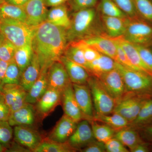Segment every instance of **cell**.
<instances>
[{
    "instance_id": "obj_8",
    "label": "cell",
    "mask_w": 152,
    "mask_h": 152,
    "mask_svg": "<svg viewBox=\"0 0 152 152\" xmlns=\"http://www.w3.org/2000/svg\"><path fill=\"white\" fill-rule=\"evenodd\" d=\"M150 98L138 95H126L116 105L113 113L122 116L130 124L135 119L144 104Z\"/></svg>"
},
{
    "instance_id": "obj_48",
    "label": "cell",
    "mask_w": 152,
    "mask_h": 152,
    "mask_svg": "<svg viewBox=\"0 0 152 152\" xmlns=\"http://www.w3.org/2000/svg\"><path fill=\"white\" fill-rule=\"evenodd\" d=\"M80 151L83 152H106L105 144L96 140Z\"/></svg>"
},
{
    "instance_id": "obj_27",
    "label": "cell",
    "mask_w": 152,
    "mask_h": 152,
    "mask_svg": "<svg viewBox=\"0 0 152 152\" xmlns=\"http://www.w3.org/2000/svg\"><path fill=\"white\" fill-rule=\"evenodd\" d=\"M15 20L26 23V15L23 7L4 2L0 4V21Z\"/></svg>"
},
{
    "instance_id": "obj_46",
    "label": "cell",
    "mask_w": 152,
    "mask_h": 152,
    "mask_svg": "<svg viewBox=\"0 0 152 152\" xmlns=\"http://www.w3.org/2000/svg\"><path fill=\"white\" fill-rule=\"evenodd\" d=\"M97 1L98 0H72V6L75 12L94 8Z\"/></svg>"
},
{
    "instance_id": "obj_9",
    "label": "cell",
    "mask_w": 152,
    "mask_h": 152,
    "mask_svg": "<svg viewBox=\"0 0 152 152\" xmlns=\"http://www.w3.org/2000/svg\"><path fill=\"white\" fill-rule=\"evenodd\" d=\"M32 126H14V140L17 143L29 150H35L43 140L40 134Z\"/></svg>"
},
{
    "instance_id": "obj_47",
    "label": "cell",
    "mask_w": 152,
    "mask_h": 152,
    "mask_svg": "<svg viewBox=\"0 0 152 152\" xmlns=\"http://www.w3.org/2000/svg\"><path fill=\"white\" fill-rule=\"evenodd\" d=\"M10 115V110L6 103L0 86V121H8Z\"/></svg>"
},
{
    "instance_id": "obj_12",
    "label": "cell",
    "mask_w": 152,
    "mask_h": 152,
    "mask_svg": "<svg viewBox=\"0 0 152 152\" xmlns=\"http://www.w3.org/2000/svg\"><path fill=\"white\" fill-rule=\"evenodd\" d=\"M23 8L29 26L37 27L47 20L48 10L45 0H29Z\"/></svg>"
},
{
    "instance_id": "obj_50",
    "label": "cell",
    "mask_w": 152,
    "mask_h": 152,
    "mask_svg": "<svg viewBox=\"0 0 152 152\" xmlns=\"http://www.w3.org/2000/svg\"><path fill=\"white\" fill-rule=\"evenodd\" d=\"M130 151L132 152H148L149 149L145 144L142 143L138 144Z\"/></svg>"
},
{
    "instance_id": "obj_16",
    "label": "cell",
    "mask_w": 152,
    "mask_h": 152,
    "mask_svg": "<svg viewBox=\"0 0 152 152\" xmlns=\"http://www.w3.org/2000/svg\"><path fill=\"white\" fill-rule=\"evenodd\" d=\"M83 40L100 53L110 57L115 61H116V44L113 38L107 35L97 34Z\"/></svg>"
},
{
    "instance_id": "obj_51",
    "label": "cell",
    "mask_w": 152,
    "mask_h": 152,
    "mask_svg": "<svg viewBox=\"0 0 152 152\" xmlns=\"http://www.w3.org/2000/svg\"><path fill=\"white\" fill-rule=\"evenodd\" d=\"M8 63L0 60V84L2 82Z\"/></svg>"
},
{
    "instance_id": "obj_38",
    "label": "cell",
    "mask_w": 152,
    "mask_h": 152,
    "mask_svg": "<svg viewBox=\"0 0 152 152\" xmlns=\"http://www.w3.org/2000/svg\"><path fill=\"white\" fill-rule=\"evenodd\" d=\"M8 121H0V143L7 150L14 137V130Z\"/></svg>"
},
{
    "instance_id": "obj_21",
    "label": "cell",
    "mask_w": 152,
    "mask_h": 152,
    "mask_svg": "<svg viewBox=\"0 0 152 152\" xmlns=\"http://www.w3.org/2000/svg\"><path fill=\"white\" fill-rule=\"evenodd\" d=\"M49 67L41 68L40 73L37 80L28 92L26 102L35 104L48 89V72Z\"/></svg>"
},
{
    "instance_id": "obj_52",
    "label": "cell",
    "mask_w": 152,
    "mask_h": 152,
    "mask_svg": "<svg viewBox=\"0 0 152 152\" xmlns=\"http://www.w3.org/2000/svg\"><path fill=\"white\" fill-rule=\"evenodd\" d=\"M29 0H4L5 2L13 5L23 7Z\"/></svg>"
},
{
    "instance_id": "obj_57",
    "label": "cell",
    "mask_w": 152,
    "mask_h": 152,
    "mask_svg": "<svg viewBox=\"0 0 152 152\" xmlns=\"http://www.w3.org/2000/svg\"><path fill=\"white\" fill-rule=\"evenodd\" d=\"M151 1H152V0H151Z\"/></svg>"
},
{
    "instance_id": "obj_45",
    "label": "cell",
    "mask_w": 152,
    "mask_h": 152,
    "mask_svg": "<svg viewBox=\"0 0 152 152\" xmlns=\"http://www.w3.org/2000/svg\"><path fill=\"white\" fill-rule=\"evenodd\" d=\"M27 94V92L25 91L23 88H22L21 89L19 92L18 94L14 101L13 103L10 108V114L20 108L26 103V98Z\"/></svg>"
},
{
    "instance_id": "obj_10",
    "label": "cell",
    "mask_w": 152,
    "mask_h": 152,
    "mask_svg": "<svg viewBox=\"0 0 152 152\" xmlns=\"http://www.w3.org/2000/svg\"><path fill=\"white\" fill-rule=\"evenodd\" d=\"M95 140L91 124L88 121L84 119L78 123L68 142L74 148L80 151Z\"/></svg>"
},
{
    "instance_id": "obj_1",
    "label": "cell",
    "mask_w": 152,
    "mask_h": 152,
    "mask_svg": "<svg viewBox=\"0 0 152 152\" xmlns=\"http://www.w3.org/2000/svg\"><path fill=\"white\" fill-rule=\"evenodd\" d=\"M67 44L66 29L47 21L37 27L32 47L41 69L50 67L55 62L60 61Z\"/></svg>"
},
{
    "instance_id": "obj_15",
    "label": "cell",
    "mask_w": 152,
    "mask_h": 152,
    "mask_svg": "<svg viewBox=\"0 0 152 152\" xmlns=\"http://www.w3.org/2000/svg\"><path fill=\"white\" fill-rule=\"evenodd\" d=\"M77 123L64 114L47 138L53 141L65 142L72 134Z\"/></svg>"
},
{
    "instance_id": "obj_30",
    "label": "cell",
    "mask_w": 152,
    "mask_h": 152,
    "mask_svg": "<svg viewBox=\"0 0 152 152\" xmlns=\"http://www.w3.org/2000/svg\"><path fill=\"white\" fill-rule=\"evenodd\" d=\"M77 151L69 144L68 141L65 142H59L46 138L44 139L34 152H74Z\"/></svg>"
},
{
    "instance_id": "obj_55",
    "label": "cell",
    "mask_w": 152,
    "mask_h": 152,
    "mask_svg": "<svg viewBox=\"0 0 152 152\" xmlns=\"http://www.w3.org/2000/svg\"><path fill=\"white\" fill-rule=\"evenodd\" d=\"M7 148L0 143V152H6Z\"/></svg>"
},
{
    "instance_id": "obj_28",
    "label": "cell",
    "mask_w": 152,
    "mask_h": 152,
    "mask_svg": "<svg viewBox=\"0 0 152 152\" xmlns=\"http://www.w3.org/2000/svg\"><path fill=\"white\" fill-rule=\"evenodd\" d=\"M152 123V99L146 101L137 116L130 123L129 127L137 129L145 127Z\"/></svg>"
},
{
    "instance_id": "obj_31",
    "label": "cell",
    "mask_w": 152,
    "mask_h": 152,
    "mask_svg": "<svg viewBox=\"0 0 152 152\" xmlns=\"http://www.w3.org/2000/svg\"><path fill=\"white\" fill-rule=\"evenodd\" d=\"M33 55L34 51L32 45H27L20 48H17L14 59L19 67L21 73L29 65Z\"/></svg>"
},
{
    "instance_id": "obj_35",
    "label": "cell",
    "mask_w": 152,
    "mask_h": 152,
    "mask_svg": "<svg viewBox=\"0 0 152 152\" xmlns=\"http://www.w3.org/2000/svg\"><path fill=\"white\" fill-rule=\"evenodd\" d=\"M100 7L103 15L121 18L128 17L113 0H101Z\"/></svg>"
},
{
    "instance_id": "obj_37",
    "label": "cell",
    "mask_w": 152,
    "mask_h": 152,
    "mask_svg": "<svg viewBox=\"0 0 152 152\" xmlns=\"http://www.w3.org/2000/svg\"><path fill=\"white\" fill-rule=\"evenodd\" d=\"M7 104L10 108L20 90L23 87L19 84L0 85Z\"/></svg>"
},
{
    "instance_id": "obj_36",
    "label": "cell",
    "mask_w": 152,
    "mask_h": 152,
    "mask_svg": "<svg viewBox=\"0 0 152 152\" xmlns=\"http://www.w3.org/2000/svg\"><path fill=\"white\" fill-rule=\"evenodd\" d=\"M137 14L140 18L152 23L151 0H134Z\"/></svg>"
},
{
    "instance_id": "obj_11",
    "label": "cell",
    "mask_w": 152,
    "mask_h": 152,
    "mask_svg": "<svg viewBox=\"0 0 152 152\" xmlns=\"http://www.w3.org/2000/svg\"><path fill=\"white\" fill-rule=\"evenodd\" d=\"M72 86L75 97L83 115L84 118L89 122L92 121L95 114L89 87L87 84L72 83Z\"/></svg>"
},
{
    "instance_id": "obj_22",
    "label": "cell",
    "mask_w": 152,
    "mask_h": 152,
    "mask_svg": "<svg viewBox=\"0 0 152 152\" xmlns=\"http://www.w3.org/2000/svg\"><path fill=\"white\" fill-rule=\"evenodd\" d=\"M40 71L41 66L38 57L34 53L31 61L22 73L20 80V85L27 92L37 80Z\"/></svg>"
},
{
    "instance_id": "obj_56",
    "label": "cell",
    "mask_w": 152,
    "mask_h": 152,
    "mask_svg": "<svg viewBox=\"0 0 152 152\" xmlns=\"http://www.w3.org/2000/svg\"><path fill=\"white\" fill-rule=\"evenodd\" d=\"M4 0H0V4H2L3 3H4Z\"/></svg>"
},
{
    "instance_id": "obj_26",
    "label": "cell",
    "mask_w": 152,
    "mask_h": 152,
    "mask_svg": "<svg viewBox=\"0 0 152 152\" xmlns=\"http://www.w3.org/2000/svg\"><path fill=\"white\" fill-rule=\"evenodd\" d=\"M112 114L111 115L95 114L92 120L108 125L115 132L129 127V122L122 116L116 113Z\"/></svg>"
},
{
    "instance_id": "obj_40",
    "label": "cell",
    "mask_w": 152,
    "mask_h": 152,
    "mask_svg": "<svg viewBox=\"0 0 152 152\" xmlns=\"http://www.w3.org/2000/svg\"><path fill=\"white\" fill-rule=\"evenodd\" d=\"M73 42L83 50L88 64L96 59L100 54L83 40L74 41Z\"/></svg>"
},
{
    "instance_id": "obj_2",
    "label": "cell",
    "mask_w": 152,
    "mask_h": 152,
    "mask_svg": "<svg viewBox=\"0 0 152 152\" xmlns=\"http://www.w3.org/2000/svg\"><path fill=\"white\" fill-rule=\"evenodd\" d=\"M97 20V14L94 8L75 11L72 15L70 26L66 30L68 42L84 39L97 35L94 32Z\"/></svg>"
},
{
    "instance_id": "obj_18",
    "label": "cell",
    "mask_w": 152,
    "mask_h": 152,
    "mask_svg": "<svg viewBox=\"0 0 152 152\" xmlns=\"http://www.w3.org/2000/svg\"><path fill=\"white\" fill-rule=\"evenodd\" d=\"M67 72L72 83L86 85L91 75L83 66L62 56L60 59Z\"/></svg>"
},
{
    "instance_id": "obj_39",
    "label": "cell",
    "mask_w": 152,
    "mask_h": 152,
    "mask_svg": "<svg viewBox=\"0 0 152 152\" xmlns=\"http://www.w3.org/2000/svg\"><path fill=\"white\" fill-rule=\"evenodd\" d=\"M16 47L5 39L0 46V60L9 63L14 59Z\"/></svg>"
},
{
    "instance_id": "obj_24",
    "label": "cell",
    "mask_w": 152,
    "mask_h": 152,
    "mask_svg": "<svg viewBox=\"0 0 152 152\" xmlns=\"http://www.w3.org/2000/svg\"><path fill=\"white\" fill-rule=\"evenodd\" d=\"M127 18L109 17L102 15V19L107 35L110 38L124 36L126 31Z\"/></svg>"
},
{
    "instance_id": "obj_17",
    "label": "cell",
    "mask_w": 152,
    "mask_h": 152,
    "mask_svg": "<svg viewBox=\"0 0 152 152\" xmlns=\"http://www.w3.org/2000/svg\"><path fill=\"white\" fill-rule=\"evenodd\" d=\"M61 103L64 114L76 123L78 124L82 120L84 119L75 97L72 83L68 85L63 91Z\"/></svg>"
},
{
    "instance_id": "obj_41",
    "label": "cell",
    "mask_w": 152,
    "mask_h": 152,
    "mask_svg": "<svg viewBox=\"0 0 152 152\" xmlns=\"http://www.w3.org/2000/svg\"><path fill=\"white\" fill-rule=\"evenodd\" d=\"M128 17L138 16L134 0H113Z\"/></svg>"
},
{
    "instance_id": "obj_25",
    "label": "cell",
    "mask_w": 152,
    "mask_h": 152,
    "mask_svg": "<svg viewBox=\"0 0 152 152\" xmlns=\"http://www.w3.org/2000/svg\"><path fill=\"white\" fill-rule=\"evenodd\" d=\"M46 21L57 26L68 29L71 26V20L65 5L52 7L48 12Z\"/></svg>"
},
{
    "instance_id": "obj_33",
    "label": "cell",
    "mask_w": 152,
    "mask_h": 152,
    "mask_svg": "<svg viewBox=\"0 0 152 152\" xmlns=\"http://www.w3.org/2000/svg\"><path fill=\"white\" fill-rule=\"evenodd\" d=\"M63 56L83 66L87 69L88 63L85 59L83 52L73 42L68 43Z\"/></svg>"
},
{
    "instance_id": "obj_7",
    "label": "cell",
    "mask_w": 152,
    "mask_h": 152,
    "mask_svg": "<svg viewBox=\"0 0 152 152\" xmlns=\"http://www.w3.org/2000/svg\"><path fill=\"white\" fill-rule=\"evenodd\" d=\"M97 78L114 99L116 104L124 98L126 94L124 82L120 72L115 68Z\"/></svg>"
},
{
    "instance_id": "obj_53",
    "label": "cell",
    "mask_w": 152,
    "mask_h": 152,
    "mask_svg": "<svg viewBox=\"0 0 152 152\" xmlns=\"http://www.w3.org/2000/svg\"><path fill=\"white\" fill-rule=\"evenodd\" d=\"M145 132L148 137L152 140V125L145 127Z\"/></svg>"
},
{
    "instance_id": "obj_54",
    "label": "cell",
    "mask_w": 152,
    "mask_h": 152,
    "mask_svg": "<svg viewBox=\"0 0 152 152\" xmlns=\"http://www.w3.org/2000/svg\"><path fill=\"white\" fill-rule=\"evenodd\" d=\"M5 38L3 34L0 31V46L1 45L2 43L4 41L5 39Z\"/></svg>"
},
{
    "instance_id": "obj_13",
    "label": "cell",
    "mask_w": 152,
    "mask_h": 152,
    "mask_svg": "<svg viewBox=\"0 0 152 152\" xmlns=\"http://www.w3.org/2000/svg\"><path fill=\"white\" fill-rule=\"evenodd\" d=\"M62 91L48 88L35 104L36 113L42 119L48 116L61 103Z\"/></svg>"
},
{
    "instance_id": "obj_4",
    "label": "cell",
    "mask_w": 152,
    "mask_h": 152,
    "mask_svg": "<svg viewBox=\"0 0 152 152\" xmlns=\"http://www.w3.org/2000/svg\"><path fill=\"white\" fill-rule=\"evenodd\" d=\"M36 28L15 20L0 21V31L16 48L32 45Z\"/></svg>"
},
{
    "instance_id": "obj_5",
    "label": "cell",
    "mask_w": 152,
    "mask_h": 152,
    "mask_svg": "<svg viewBox=\"0 0 152 152\" xmlns=\"http://www.w3.org/2000/svg\"><path fill=\"white\" fill-rule=\"evenodd\" d=\"M125 39L136 45L152 44V23L139 16L127 19L126 27L124 36Z\"/></svg>"
},
{
    "instance_id": "obj_49",
    "label": "cell",
    "mask_w": 152,
    "mask_h": 152,
    "mask_svg": "<svg viewBox=\"0 0 152 152\" xmlns=\"http://www.w3.org/2000/svg\"><path fill=\"white\" fill-rule=\"evenodd\" d=\"M68 0H45L47 7H55L64 4Z\"/></svg>"
},
{
    "instance_id": "obj_42",
    "label": "cell",
    "mask_w": 152,
    "mask_h": 152,
    "mask_svg": "<svg viewBox=\"0 0 152 152\" xmlns=\"http://www.w3.org/2000/svg\"><path fill=\"white\" fill-rule=\"evenodd\" d=\"M134 45L142 60L152 70V44L147 45Z\"/></svg>"
},
{
    "instance_id": "obj_23",
    "label": "cell",
    "mask_w": 152,
    "mask_h": 152,
    "mask_svg": "<svg viewBox=\"0 0 152 152\" xmlns=\"http://www.w3.org/2000/svg\"><path fill=\"white\" fill-rule=\"evenodd\" d=\"M115 61L110 57L100 53L96 59L88 64L87 70L90 75L97 77L115 69Z\"/></svg>"
},
{
    "instance_id": "obj_44",
    "label": "cell",
    "mask_w": 152,
    "mask_h": 152,
    "mask_svg": "<svg viewBox=\"0 0 152 152\" xmlns=\"http://www.w3.org/2000/svg\"><path fill=\"white\" fill-rule=\"evenodd\" d=\"M106 152H128L129 151L125 146L115 138L113 137L105 143Z\"/></svg>"
},
{
    "instance_id": "obj_20",
    "label": "cell",
    "mask_w": 152,
    "mask_h": 152,
    "mask_svg": "<svg viewBox=\"0 0 152 152\" xmlns=\"http://www.w3.org/2000/svg\"><path fill=\"white\" fill-rule=\"evenodd\" d=\"M114 38L122 47L130 61L138 70L144 72L152 76V70L142 60L134 44L125 39L123 36Z\"/></svg>"
},
{
    "instance_id": "obj_14",
    "label": "cell",
    "mask_w": 152,
    "mask_h": 152,
    "mask_svg": "<svg viewBox=\"0 0 152 152\" xmlns=\"http://www.w3.org/2000/svg\"><path fill=\"white\" fill-rule=\"evenodd\" d=\"M48 89L63 92L72 83L62 63L57 61L49 67L48 72Z\"/></svg>"
},
{
    "instance_id": "obj_43",
    "label": "cell",
    "mask_w": 152,
    "mask_h": 152,
    "mask_svg": "<svg viewBox=\"0 0 152 152\" xmlns=\"http://www.w3.org/2000/svg\"><path fill=\"white\" fill-rule=\"evenodd\" d=\"M112 38L116 44L117 59L116 62L119 63L126 67L135 70L139 71L132 64V63L130 61L126 54L125 53L122 47L119 43L115 39V38Z\"/></svg>"
},
{
    "instance_id": "obj_19",
    "label": "cell",
    "mask_w": 152,
    "mask_h": 152,
    "mask_svg": "<svg viewBox=\"0 0 152 152\" xmlns=\"http://www.w3.org/2000/svg\"><path fill=\"white\" fill-rule=\"evenodd\" d=\"M36 113L34 105L26 103L20 108L11 113L8 121L12 126H32L35 122Z\"/></svg>"
},
{
    "instance_id": "obj_29",
    "label": "cell",
    "mask_w": 152,
    "mask_h": 152,
    "mask_svg": "<svg viewBox=\"0 0 152 152\" xmlns=\"http://www.w3.org/2000/svg\"><path fill=\"white\" fill-rule=\"evenodd\" d=\"M114 137L128 147L130 150L138 144L144 143L135 129L129 127L115 132Z\"/></svg>"
},
{
    "instance_id": "obj_6",
    "label": "cell",
    "mask_w": 152,
    "mask_h": 152,
    "mask_svg": "<svg viewBox=\"0 0 152 152\" xmlns=\"http://www.w3.org/2000/svg\"><path fill=\"white\" fill-rule=\"evenodd\" d=\"M87 85L91 94L95 114L109 115L112 113L116 105L115 102L99 79L94 76H90Z\"/></svg>"
},
{
    "instance_id": "obj_32",
    "label": "cell",
    "mask_w": 152,
    "mask_h": 152,
    "mask_svg": "<svg viewBox=\"0 0 152 152\" xmlns=\"http://www.w3.org/2000/svg\"><path fill=\"white\" fill-rule=\"evenodd\" d=\"M93 134L95 139L99 141L106 142L113 137L115 132L113 129L105 124H99L96 121H91Z\"/></svg>"
},
{
    "instance_id": "obj_3",
    "label": "cell",
    "mask_w": 152,
    "mask_h": 152,
    "mask_svg": "<svg viewBox=\"0 0 152 152\" xmlns=\"http://www.w3.org/2000/svg\"><path fill=\"white\" fill-rule=\"evenodd\" d=\"M115 68L124 80L126 95H138L149 98L152 96V76L142 71L126 67L117 62Z\"/></svg>"
},
{
    "instance_id": "obj_34",
    "label": "cell",
    "mask_w": 152,
    "mask_h": 152,
    "mask_svg": "<svg viewBox=\"0 0 152 152\" xmlns=\"http://www.w3.org/2000/svg\"><path fill=\"white\" fill-rule=\"evenodd\" d=\"M20 70L14 59L8 63L2 82L0 85L19 84L20 80Z\"/></svg>"
}]
</instances>
